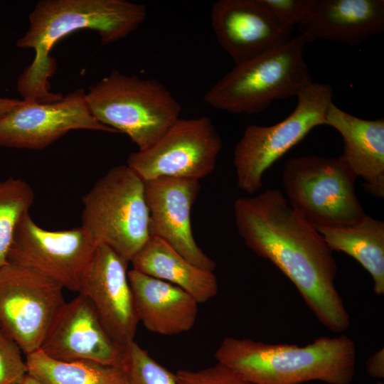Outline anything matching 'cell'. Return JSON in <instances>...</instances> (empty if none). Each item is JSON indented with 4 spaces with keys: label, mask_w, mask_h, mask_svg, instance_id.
<instances>
[{
    "label": "cell",
    "mask_w": 384,
    "mask_h": 384,
    "mask_svg": "<svg viewBox=\"0 0 384 384\" xmlns=\"http://www.w3.org/2000/svg\"><path fill=\"white\" fill-rule=\"evenodd\" d=\"M121 368L125 384H178L175 373L154 360L135 341L124 347Z\"/></svg>",
    "instance_id": "obj_24"
},
{
    "label": "cell",
    "mask_w": 384,
    "mask_h": 384,
    "mask_svg": "<svg viewBox=\"0 0 384 384\" xmlns=\"http://www.w3.org/2000/svg\"><path fill=\"white\" fill-rule=\"evenodd\" d=\"M123 349L80 294L65 302L40 348L59 361H88L119 368Z\"/></svg>",
    "instance_id": "obj_16"
},
{
    "label": "cell",
    "mask_w": 384,
    "mask_h": 384,
    "mask_svg": "<svg viewBox=\"0 0 384 384\" xmlns=\"http://www.w3.org/2000/svg\"><path fill=\"white\" fill-rule=\"evenodd\" d=\"M292 112L271 126L249 125L233 152L237 186L253 194L262 186L265 172L314 127L325 124L332 87L313 81L296 95Z\"/></svg>",
    "instance_id": "obj_8"
},
{
    "label": "cell",
    "mask_w": 384,
    "mask_h": 384,
    "mask_svg": "<svg viewBox=\"0 0 384 384\" xmlns=\"http://www.w3.org/2000/svg\"><path fill=\"white\" fill-rule=\"evenodd\" d=\"M218 363L254 384H301L319 380L350 384L356 349L348 336H322L304 346L225 337L215 353Z\"/></svg>",
    "instance_id": "obj_3"
},
{
    "label": "cell",
    "mask_w": 384,
    "mask_h": 384,
    "mask_svg": "<svg viewBox=\"0 0 384 384\" xmlns=\"http://www.w3.org/2000/svg\"><path fill=\"white\" fill-rule=\"evenodd\" d=\"M306 43L336 41L356 46L384 31L383 0H315L298 25Z\"/></svg>",
    "instance_id": "obj_17"
},
{
    "label": "cell",
    "mask_w": 384,
    "mask_h": 384,
    "mask_svg": "<svg viewBox=\"0 0 384 384\" xmlns=\"http://www.w3.org/2000/svg\"><path fill=\"white\" fill-rule=\"evenodd\" d=\"M342 137L343 152L340 156L357 177L365 181L366 191L375 198L384 197V119H364L344 112L332 102L325 124Z\"/></svg>",
    "instance_id": "obj_19"
},
{
    "label": "cell",
    "mask_w": 384,
    "mask_h": 384,
    "mask_svg": "<svg viewBox=\"0 0 384 384\" xmlns=\"http://www.w3.org/2000/svg\"><path fill=\"white\" fill-rule=\"evenodd\" d=\"M97 245L82 227L49 230L29 212L17 223L8 262L32 270L78 292L82 274Z\"/></svg>",
    "instance_id": "obj_11"
},
{
    "label": "cell",
    "mask_w": 384,
    "mask_h": 384,
    "mask_svg": "<svg viewBox=\"0 0 384 384\" xmlns=\"http://www.w3.org/2000/svg\"><path fill=\"white\" fill-rule=\"evenodd\" d=\"M238 233L257 255L270 261L295 286L330 331L341 334L350 316L336 287L337 265L322 236L292 209L278 189L234 203Z\"/></svg>",
    "instance_id": "obj_1"
},
{
    "label": "cell",
    "mask_w": 384,
    "mask_h": 384,
    "mask_svg": "<svg viewBox=\"0 0 384 384\" xmlns=\"http://www.w3.org/2000/svg\"><path fill=\"white\" fill-rule=\"evenodd\" d=\"M127 265L110 247L98 245L78 291L90 303L109 334L122 347L134 341L139 323Z\"/></svg>",
    "instance_id": "obj_13"
},
{
    "label": "cell",
    "mask_w": 384,
    "mask_h": 384,
    "mask_svg": "<svg viewBox=\"0 0 384 384\" xmlns=\"http://www.w3.org/2000/svg\"><path fill=\"white\" fill-rule=\"evenodd\" d=\"M357 176L338 156L287 159L282 175L292 209L314 228L355 223L365 215L356 192Z\"/></svg>",
    "instance_id": "obj_7"
},
{
    "label": "cell",
    "mask_w": 384,
    "mask_h": 384,
    "mask_svg": "<svg viewBox=\"0 0 384 384\" xmlns=\"http://www.w3.org/2000/svg\"><path fill=\"white\" fill-rule=\"evenodd\" d=\"M73 129L117 133L92 116L85 90L78 89L53 102L21 100L0 118V146L41 149Z\"/></svg>",
    "instance_id": "obj_12"
},
{
    "label": "cell",
    "mask_w": 384,
    "mask_h": 384,
    "mask_svg": "<svg viewBox=\"0 0 384 384\" xmlns=\"http://www.w3.org/2000/svg\"><path fill=\"white\" fill-rule=\"evenodd\" d=\"M306 40L292 37L282 46L235 65L205 94L211 107L233 114H257L312 82L304 57Z\"/></svg>",
    "instance_id": "obj_4"
},
{
    "label": "cell",
    "mask_w": 384,
    "mask_h": 384,
    "mask_svg": "<svg viewBox=\"0 0 384 384\" xmlns=\"http://www.w3.org/2000/svg\"><path fill=\"white\" fill-rule=\"evenodd\" d=\"M212 28L220 46L239 64L274 49L292 36L262 0H219L211 8Z\"/></svg>",
    "instance_id": "obj_15"
},
{
    "label": "cell",
    "mask_w": 384,
    "mask_h": 384,
    "mask_svg": "<svg viewBox=\"0 0 384 384\" xmlns=\"http://www.w3.org/2000/svg\"><path fill=\"white\" fill-rule=\"evenodd\" d=\"M21 100L17 99H9L0 97V118L8 114L13 110Z\"/></svg>",
    "instance_id": "obj_29"
},
{
    "label": "cell",
    "mask_w": 384,
    "mask_h": 384,
    "mask_svg": "<svg viewBox=\"0 0 384 384\" xmlns=\"http://www.w3.org/2000/svg\"><path fill=\"white\" fill-rule=\"evenodd\" d=\"M366 370L372 378L383 379L384 378V348L374 352L367 360Z\"/></svg>",
    "instance_id": "obj_28"
},
{
    "label": "cell",
    "mask_w": 384,
    "mask_h": 384,
    "mask_svg": "<svg viewBox=\"0 0 384 384\" xmlns=\"http://www.w3.org/2000/svg\"><path fill=\"white\" fill-rule=\"evenodd\" d=\"M277 20L284 26L299 25L309 14L315 0H262Z\"/></svg>",
    "instance_id": "obj_27"
},
{
    "label": "cell",
    "mask_w": 384,
    "mask_h": 384,
    "mask_svg": "<svg viewBox=\"0 0 384 384\" xmlns=\"http://www.w3.org/2000/svg\"><path fill=\"white\" fill-rule=\"evenodd\" d=\"M27 374L41 384H125L122 370L88 361H63L38 349L26 355Z\"/></svg>",
    "instance_id": "obj_22"
},
{
    "label": "cell",
    "mask_w": 384,
    "mask_h": 384,
    "mask_svg": "<svg viewBox=\"0 0 384 384\" xmlns=\"http://www.w3.org/2000/svg\"><path fill=\"white\" fill-rule=\"evenodd\" d=\"M101 124L127 134L139 150L154 144L180 117L181 105L164 84L112 70L85 93Z\"/></svg>",
    "instance_id": "obj_5"
},
{
    "label": "cell",
    "mask_w": 384,
    "mask_h": 384,
    "mask_svg": "<svg viewBox=\"0 0 384 384\" xmlns=\"http://www.w3.org/2000/svg\"><path fill=\"white\" fill-rule=\"evenodd\" d=\"M20 384H41L37 380H36L31 375L26 374L22 379Z\"/></svg>",
    "instance_id": "obj_30"
},
{
    "label": "cell",
    "mask_w": 384,
    "mask_h": 384,
    "mask_svg": "<svg viewBox=\"0 0 384 384\" xmlns=\"http://www.w3.org/2000/svg\"><path fill=\"white\" fill-rule=\"evenodd\" d=\"M18 344L0 329V384H20L27 374Z\"/></svg>",
    "instance_id": "obj_25"
},
{
    "label": "cell",
    "mask_w": 384,
    "mask_h": 384,
    "mask_svg": "<svg viewBox=\"0 0 384 384\" xmlns=\"http://www.w3.org/2000/svg\"><path fill=\"white\" fill-rule=\"evenodd\" d=\"M316 230L333 251L355 259L370 274L373 291L384 294V222L365 215L355 223Z\"/></svg>",
    "instance_id": "obj_21"
},
{
    "label": "cell",
    "mask_w": 384,
    "mask_h": 384,
    "mask_svg": "<svg viewBox=\"0 0 384 384\" xmlns=\"http://www.w3.org/2000/svg\"><path fill=\"white\" fill-rule=\"evenodd\" d=\"M144 182L151 236H156L197 267L213 272L215 262L197 245L191 211L200 191L198 180L160 177Z\"/></svg>",
    "instance_id": "obj_14"
},
{
    "label": "cell",
    "mask_w": 384,
    "mask_h": 384,
    "mask_svg": "<svg viewBox=\"0 0 384 384\" xmlns=\"http://www.w3.org/2000/svg\"><path fill=\"white\" fill-rule=\"evenodd\" d=\"M175 375L178 384H254L218 363L197 370H178Z\"/></svg>",
    "instance_id": "obj_26"
},
{
    "label": "cell",
    "mask_w": 384,
    "mask_h": 384,
    "mask_svg": "<svg viewBox=\"0 0 384 384\" xmlns=\"http://www.w3.org/2000/svg\"><path fill=\"white\" fill-rule=\"evenodd\" d=\"M375 384H384V383L383 382L380 381V382L376 383Z\"/></svg>",
    "instance_id": "obj_31"
},
{
    "label": "cell",
    "mask_w": 384,
    "mask_h": 384,
    "mask_svg": "<svg viewBox=\"0 0 384 384\" xmlns=\"http://www.w3.org/2000/svg\"><path fill=\"white\" fill-rule=\"evenodd\" d=\"M131 262L133 270L181 288L199 304L218 294L213 272L193 265L156 236H151Z\"/></svg>",
    "instance_id": "obj_20"
},
{
    "label": "cell",
    "mask_w": 384,
    "mask_h": 384,
    "mask_svg": "<svg viewBox=\"0 0 384 384\" xmlns=\"http://www.w3.org/2000/svg\"><path fill=\"white\" fill-rule=\"evenodd\" d=\"M63 288L28 268L7 262L0 269V329L25 355L41 348L65 304Z\"/></svg>",
    "instance_id": "obj_9"
},
{
    "label": "cell",
    "mask_w": 384,
    "mask_h": 384,
    "mask_svg": "<svg viewBox=\"0 0 384 384\" xmlns=\"http://www.w3.org/2000/svg\"><path fill=\"white\" fill-rule=\"evenodd\" d=\"M34 201L31 186L21 178L0 180V269L8 262L14 232Z\"/></svg>",
    "instance_id": "obj_23"
},
{
    "label": "cell",
    "mask_w": 384,
    "mask_h": 384,
    "mask_svg": "<svg viewBox=\"0 0 384 384\" xmlns=\"http://www.w3.org/2000/svg\"><path fill=\"white\" fill-rule=\"evenodd\" d=\"M144 4L125 0H41L29 15V28L16 42L32 48L35 56L20 75L17 90L24 100L53 102L63 95L50 92L49 79L56 70L50 55L63 37L81 29L98 33L102 44L125 38L145 20Z\"/></svg>",
    "instance_id": "obj_2"
},
{
    "label": "cell",
    "mask_w": 384,
    "mask_h": 384,
    "mask_svg": "<svg viewBox=\"0 0 384 384\" xmlns=\"http://www.w3.org/2000/svg\"><path fill=\"white\" fill-rule=\"evenodd\" d=\"M222 148L211 119H178L151 146L131 153L127 166L143 181L160 177L200 180L215 169Z\"/></svg>",
    "instance_id": "obj_10"
},
{
    "label": "cell",
    "mask_w": 384,
    "mask_h": 384,
    "mask_svg": "<svg viewBox=\"0 0 384 384\" xmlns=\"http://www.w3.org/2000/svg\"><path fill=\"white\" fill-rule=\"evenodd\" d=\"M139 321L165 336L188 331L194 326L198 302L181 288L135 270L128 271Z\"/></svg>",
    "instance_id": "obj_18"
},
{
    "label": "cell",
    "mask_w": 384,
    "mask_h": 384,
    "mask_svg": "<svg viewBox=\"0 0 384 384\" xmlns=\"http://www.w3.org/2000/svg\"><path fill=\"white\" fill-rule=\"evenodd\" d=\"M81 226L97 245L127 262L151 238L144 182L127 166L111 168L82 196Z\"/></svg>",
    "instance_id": "obj_6"
}]
</instances>
